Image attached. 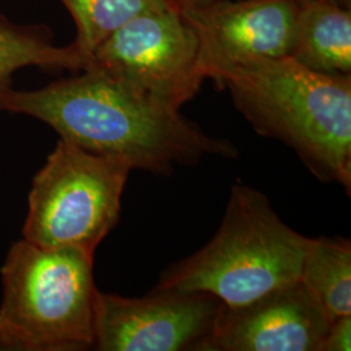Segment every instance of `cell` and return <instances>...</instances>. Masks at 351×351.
Returning a JSON list of instances; mask_svg holds the SVG:
<instances>
[{"instance_id": "6da1fadb", "label": "cell", "mask_w": 351, "mask_h": 351, "mask_svg": "<svg viewBox=\"0 0 351 351\" xmlns=\"http://www.w3.org/2000/svg\"><path fill=\"white\" fill-rule=\"evenodd\" d=\"M0 111L34 117L60 139L132 169L168 175L176 165H194L206 156H237L230 142L207 136L180 110L97 69L32 91L10 88L0 97Z\"/></svg>"}, {"instance_id": "7a4b0ae2", "label": "cell", "mask_w": 351, "mask_h": 351, "mask_svg": "<svg viewBox=\"0 0 351 351\" xmlns=\"http://www.w3.org/2000/svg\"><path fill=\"white\" fill-rule=\"evenodd\" d=\"M211 78L261 136L281 141L319 180L350 194L351 75L319 73L281 56L229 64Z\"/></svg>"}, {"instance_id": "3957f363", "label": "cell", "mask_w": 351, "mask_h": 351, "mask_svg": "<svg viewBox=\"0 0 351 351\" xmlns=\"http://www.w3.org/2000/svg\"><path fill=\"white\" fill-rule=\"evenodd\" d=\"M307 239L278 217L263 193L237 184L213 239L169 265L156 288L208 293L241 306L300 281Z\"/></svg>"}, {"instance_id": "277c9868", "label": "cell", "mask_w": 351, "mask_h": 351, "mask_svg": "<svg viewBox=\"0 0 351 351\" xmlns=\"http://www.w3.org/2000/svg\"><path fill=\"white\" fill-rule=\"evenodd\" d=\"M94 254L17 241L1 267L0 349L82 351L94 348Z\"/></svg>"}, {"instance_id": "5b68a950", "label": "cell", "mask_w": 351, "mask_h": 351, "mask_svg": "<svg viewBox=\"0 0 351 351\" xmlns=\"http://www.w3.org/2000/svg\"><path fill=\"white\" fill-rule=\"evenodd\" d=\"M129 164L59 139L29 193L24 239L95 252L117 224Z\"/></svg>"}, {"instance_id": "8992f818", "label": "cell", "mask_w": 351, "mask_h": 351, "mask_svg": "<svg viewBox=\"0 0 351 351\" xmlns=\"http://www.w3.org/2000/svg\"><path fill=\"white\" fill-rule=\"evenodd\" d=\"M88 69L176 110L193 99L207 80L201 39L175 5L120 27L93 52Z\"/></svg>"}, {"instance_id": "52a82bcc", "label": "cell", "mask_w": 351, "mask_h": 351, "mask_svg": "<svg viewBox=\"0 0 351 351\" xmlns=\"http://www.w3.org/2000/svg\"><path fill=\"white\" fill-rule=\"evenodd\" d=\"M202 291L155 288L141 298L98 290L94 348L99 351H202L223 307Z\"/></svg>"}, {"instance_id": "ba28073f", "label": "cell", "mask_w": 351, "mask_h": 351, "mask_svg": "<svg viewBox=\"0 0 351 351\" xmlns=\"http://www.w3.org/2000/svg\"><path fill=\"white\" fill-rule=\"evenodd\" d=\"M330 319L301 281L223 304L202 351H320Z\"/></svg>"}, {"instance_id": "9c48e42d", "label": "cell", "mask_w": 351, "mask_h": 351, "mask_svg": "<svg viewBox=\"0 0 351 351\" xmlns=\"http://www.w3.org/2000/svg\"><path fill=\"white\" fill-rule=\"evenodd\" d=\"M300 0H221L180 10L201 39L207 78L229 64L289 56Z\"/></svg>"}, {"instance_id": "30bf717a", "label": "cell", "mask_w": 351, "mask_h": 351, "mask_svg": "<svg viewBox=\"0 0 351 351\" xmlns=\"http://www.w3.org/2000/svg\"><path fill=\"white\" fill-rule=\"evenodd\" d=\"M326 75H351V12L333 0H302L289 55Z\"/></svg>"}, {"instance_id": "8fae6325", "label": "cell", "mask_w": 351, "mask_h": 351, "mask_svg": "<svg viewBox=\"0 0 351 351\" xmlns=\"http://www.w3.org/2000/svg\"><path fill=\"white\" fill-rule=\"evenodd\" d=\"M300 281L330 320L351 315L350 241L307 239Z\"/></svg>"}, {"instance_id": "7c38bea8", "label": "cell", "mask_w": 351, "mask_h": 351, "mask_svg": "<svg viewBox=\"0 0 351 351\" xmlns=\"http://www.w3.org/2000/svg\"><path fill=\"white\" fill-rule=\"evenodd\" d=\"M26 66L82 72L88 62L73 45L55 46L42 27L14 25L0 16V97L12 88L13 75Z\"/></svg>"}, {"instance_id": "4fadbf2b", "label": "cell", "mask_w": 351, "mask_h": 351, "mask_svg": "<svg viewBox=\"0 0 351 351\" xmlns=\"http://www.w3.org/2000/svg\"><path fill=\"white\" fill-rule=\"evenodd\" d=\"M71 12L77 37L72 43L90 64L93 52L107 38L145 13L173 7L171 0H60ZM88 69V68H86Z\"/></svg>"}, {"instance_id": "5bb4252c", "label": "cell", "mask_w": 351, "mask_h": 351, "mask_svg": "<svg viewBox=\"0 0 351 351\" xmlns=\"http://www.w3.org/2000/svg\"><path fill=\"white\" fill-rule=\"evenodd\" d=\"M351 350V315L339 316L330 322L320 351Z\"/></svg>"}, {"instance_id": "9a60e30c", "label": "cell", "mask_w": 351, "mask_h": 351, "mask_svg": "<svg viewBox=\"0 0 351 351\" xmlns=\"http://www.w3.org/2000/svg\"><path fill=\"white\" fill-rule=\"evenodd\" d=\"M178 10H195L215 4L221 0H171Z\"/></svg>"}, {"instance_id": "2e32d148", "label": "cell", "mask_w": 351, "mask_h": 351, "mask_svg": "<svg viewBox=\"0 0 351 351\" xmlns=\"http://www.w3.org/2000/svg\"><path fill=\"white\" fill-rule=\"evenodd\" d=\"M333 1L339 3V4L343 5V7H346V8H350V0H333Z\"/></svg>"}, {"instance_id": "e0dca14e", "label": "cell", "mask_w": 351, "mask_h": 351, "mask_svg": "<svg viewBox=\"0 0 351 351\" xmlns=\"http://www.w3.org/2000/svg\"><path fill=\"white\" fill-rule=\"evenodd\" d=\"M300 1H302V0H300Z\"/></svg>"}]
</instances>
